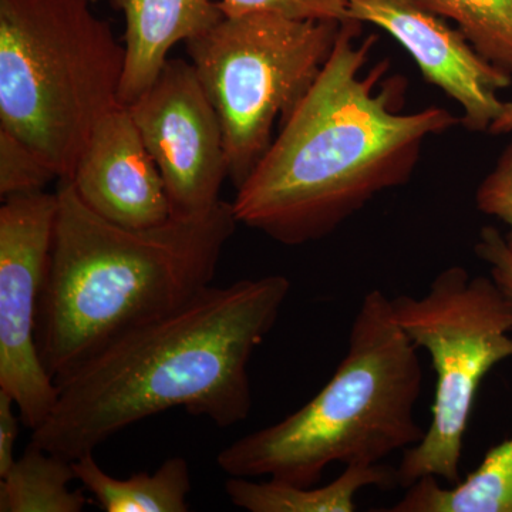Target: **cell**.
Returning <instances> with one entry per match:
<instances>
[{
    "label": "cell",
    "instance_id": "1",
    "mask_svg": "<svg viewBox=\"0 0 512 512\" xmlns=\"http://www.w3.org/2000/svg\"><path fill=\"white\" fill-rule=\"evenodd\" d=\"M362 30L355 19L340 26L312 89L238 188L239 224L288 247L329 237L380 192L409 183L424 141L460 123L441 107L403 114L407 82L383 79L389 59L362 76L379 40L357 45Z\"/></svg>",
    "mask_w": 512,
    "mask_h": 512
},
{
    "label": "cell",
    "instance_id": "2",
    "mask_svg": "<svg viewBox=\"0 0 512 512\" xmlns=\"http://www.w3.org/2000/svg\"><path fill=\"white\" fill-rule=\"evenodd\" d=\"M289 292L284 275L208 286L180 308L128 330L57 380L55 406L30 441L74 461L177 407L221 429L247 420L249 362Z\"/></svg>",
    "mask_w": 512,
    "mask_h": 512
},
{
    "label": "cell",
    "instance_id": "3",
    "mask_svg": "<svg viewBox=\"0 0 512 512\" xmlns=\"http://www.w3.org/2000/svg\"><path fill=\"white\" fill-rule=\"evenodd\" d=\"M49 265L37 308L43 366L60 380L128 330L211 286L235 229L232 202L200 217L127 228L90 210L60 180Z\"/></svg>",
    "mask_w": 512,
    "mask_h": 512
},
{
    "label": "cell",
    "instance_id": "4",
    "mask_svg": "<svg viewBox=\"0 0 512 512\" xmlns=\"http://www.w3.org/2000/svg\"><path fill=\"white\" fill-rule=\"evenodd\" d=\"M421 387L416 346L394 318L392 299L373 289L325 387L298 412L229 444L218 467L229 477L311 487L332 464H379L424 439L414 414Z\"/></svg>",
    "mask_w": 512,
    "mask_h": 512
},
{
    "label": "cell",
    "instance_id": "5",
    "mask_svg": "<svg viewBox=\"0 0 512 512\" xmlns=\"http://www.w3.org/2000/svg\"><path fill=\"white\" fill-rule=\"evenodd\" d=\"M92 0H0V127L70 180L121 106L126 49Z\"/></svg>",
    "mask_w": 512,
    "mask_h": 512
},
{
    "label": "cell",
    "instance_id": "6",
    "mask_svg": "<svg viewBox=\"0 0 512 512\" xmlns=\"http://www.w3.org/2000/svg\"><path fill=\"white\" fill-rule=\"evenodd\" d=\"M342 23L254 12L225 16L185 43L221 121L229 180L237 190L274 141L276 121L284 123L312 89Z\"/></svg>",
    "mask_w": 512,
    "mask_h": 512
},
{
    "label": "cell",
    "instance_id": "7",
    "mask_svg": "<svg viewBox=\"0 0 512 512\" xmlns=\"http://www.w3.org/2000/svg\"><path fill=\"white\" fill-rule=\"evenodd\" d=\"M394 318L417 350L429 353L434 372L431 423L424 439L403 451L399 487L433 476L460 483V461L478 387L512 357V303L491 276L448 266L420 298L392 299Z\"/></svg>",
    "mask_w": 512,
    "mask_h": 512
},
{
    "label": "cell",
    "instance_id": "8",
    "mask_svg": "<svg viewBox=\"0 0 512 512\" xmlns=\"http://www.w3.org/2000/svg\"><path fill=\"white\" fill-rule=\"evenodd\" d=\"M0 208V390L15 399L22 424L45 423L57 393L56 380L40 359L37 308L49 265L57 194L12 195Z\"/></svg>",
    "mask_w": 512,
    "mask_h": 512
},
{
    "label": "cell",
    "instance_id": "9",
    "mask_svg": "<svg viewBox=\"0 0 512 512\" xmlns=\"http://www.w3.org/2000/svg\"><path fill=\"white\" fill-rule=\"evenodd\" d=\"M127 109L163 177L173 217L210 212L229 178L227 150L217 111L191 62L168 59Z\"/></svg>",
    "mask_w": 512,
    "mask_h": 512
},
{
    "label": "cell",
    "instance_id": "10",
    "mask_svg": "<svg viewBox=\"0 0 512 512\" xmlns=\"http://www.w3.org/2000/svg\"><path fill=\"white\" fill-rule=\"evenodd\" d=\"M349 18L386 30L410 53L427 83L439 87L463 109L468 131L490 130L505 103L498 90L511 86V74L488 62L446 18L417 0H348Z\"/></svg>",
    "mask_w": 512,
    "mask_h": 512
},
{
    "label": "cell",
    "instance_id": "11",
    "mask_svg": "<svg viewBox=\"0 0 512 512\" xmlns=\"http://www.w3.org/2000/svg\"><path fill=\"white\" fill-rule=\"evenodd\" d=\"M70 181L90 210L121 227H157L173 217L163 177L127 107L97 124Z\"/></svg>",
    "mask_w": 512,
    "mask_h": 512
},
{
    "label": "cell",
    "instance_id": "12",
    "mask_svg": "<svg viewBox=\"0 0 512 512\" xmlns=\"http://www.w3.org/2000/svg\"><path fill=\"white\" fill-rule=\"evenodd\" d=\"M126 18L121 106L151 86L177 43L204 35L225 18L221 0H110Z\"/></svg>",
    "mask_w": 512,
    "mask_h": 512
},
{
    "label": "cell",
    "instance_id": "13",
    "mask_svg": "<svg viewBox=\"0 0 512 512\" xmlns=\"http://www.w3.org/2000/svg\"><path fill=\"white\" fill-rule=\"evenodd\" d=\"M369 487H399L396 468L382 463L353 464L345 466L332 483L311 487L231 477L225 483V493L235 507L249 512H353L357 510V494Z\"/></svg>",
    "mask_w": 512,
    "mask_h": 512
},
{
    "label": "cell",
    "instance_id": "14",
    "mask_svg": "<svg viewBox=\"0 0 512 512\" xmlns=\"http://www.w3.org/2000/svg\"><path fill=\"white\" fill-rule=\"evenodd\" d=\"M77 481L106 512H187L191 493L190 464L183 457L165 460L156 473L119 480L94 460L93 453L73 461Z\"/></svg>",
    "mask_w": 512,
    "mask_h": 512
},
{
    "label": "cell",
    "instance_id": "15",
    "mask_svg": "<svg viewBox=\"0 0 512 512\" xmlns=\"http://www.w3.org/2000/svg\"><path fill=\"white\" fill-rule=\"evenodd\" d=\"M390 512H512V437L490 448L480 466L460 483L420 478Z\"/></svg>",
    "mask_w": 512,
    "mask_h": 512
},
{
    "label": "cell",
    "instance_id": "16",
    "mask_svg": "<svg viewBox=\"0 0 512 512\" xmlns=\"http://www.w3.org/2000/svg\"><path fill=\"white\" fill-rule=\"evenodd\" d=\"M77 480L73 461L32 443L0 481L2 512H80L87 498L70 490Z\"/></svg>",
    "mask_w": 512,
    "mask_h": 512
},
{
    "label": "cell",
    "instance_id": "17",
    "mask_svg": "<svg viewBox=\"0 0 512 512\" xmlns=\"http://www.w3.org/2000/svg\"><path fill=\"white\" fill-rule=\"evenodd\" d=\"M454 20L468 42L488 62L512 74V0H417Z\"/></svg>",
    "mask_w": 512,
    "mask_h": 512
},
{
    "label": "cell",
    "instance_id": "18",
    "mask_svg": "<svg viewBox=\"0 0 512 512\" xmlns=\"http://www.w3.org/2000/svg\"><path fill=\"white\" fill-rule=\"evenodd\" d=\"M57 175L39 154L15 134L0 127V195L45 191Z\"/></svg>",
    "mask_w": 512,
    "mask_h": 512
},
{
    "label": "cell",
    "instance_id": "19",
    "mask_svg": "<svg viewBox=\"0 0 512 512\" xmlns=\"http://www.w3.org/2000/svg\"><path fill=\"white\" fill-rule=\"evenodd\" d=\"M227 18L254 12H271L295 20H349L348 0H221Z\"/></svg>",
    "mask_w": 512,
    "mask_h": 512
},
{
    "label": "cell",
    "instance_id": "20",
    "mask_svg": "<svg viewBox=\"0 0 512 512\" xmlns=\"http://www.w3.org/2000/svg\"><path fill=\"white\" fill-rule=\"evenodd\" d=\"M476 204L478 211L507 225L504 238L512 251V143L478 187Z\"/></svg>",
    "mask_w": 512,
    "mask_h": 512
},
{
    "label": "cell",
    "instance_id": "21",
    "mask_svg": "<svg viewBox=\"0 0 512 512\" xmlns=\"http://www.w3.org/2000/svg\"><path fill=\"white\" fill-rule=\"evenodd\" d=\"M476 255L490 266V276L512 303V251L497 228H481Z\"/></svg>",
    "mask_w": 512,
    "mask_h": 512
},
{
    "label": "cell",
    "instance_id": "22",
    "mask_svg": "<svg viewBox=\"0 0 512 512\" xmlns=\"http://www.w3.org/2000/svg\"><path fill=\"white\" fill-rule=\"evenodd\" d=\"M16 402L5 390H0V478L15 464V446L22 417L15 412Z\"/></svg>",
    "mask_w": 512,
    "mask_h": 512
},
{
    "label": "cell",
    "instance_id": "23",
    "mask_svg": "<svg viewBox=\"0 0 512 512\" xmlns=\"http://www.w3.org/2000/svg\"><path fill=\"white\" fill-rule=\"evenodd\" d=\"M512 131V103H505L503 113L491 124L488 133L505 134Z\"/></svg>",
    "mask_w": 512,
    "mask_h": 512
},
{
    "label": "cell",
    "instance_id": "24",
    "mask_svg": "<svg viewBox=\"0 0 512 512\" xmlns=\"http://www.w3.org/2000/svg\"><path fill=\"white\" fill-rule=\"evenodd\" d=\"M93 3L100 2V0H92Z\"/></svg>",
    "mask_w": 512,
    "mask_h": 512
}]
</instances>
